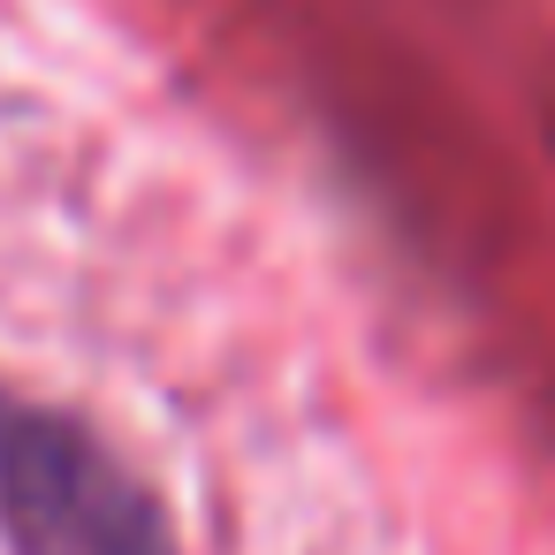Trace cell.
<instances>
[{
    "mask_svg": "<svg viewBox=\"0 0 555 555\" xmlns=\"http://www.w3.org/2000/svg\"><path fill=\"white\" fill-rule=\"evenodd\" d=\"M0 547L9 555H176L153 487L69 411L0 388Z\"/></svg>",
    "mask_w": 555,
    "mask_h": 555,
    "instance_id": "1",
    "label": "cell"
}]
</instances>
